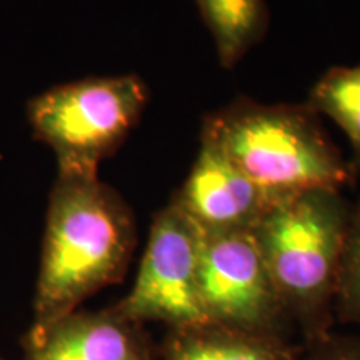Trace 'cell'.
<instances>
[{
    "label": "cell",
    "mask_w": 360,
    "mask_h": 360,
    "mask_svg": "<svg viewBox=\"0 0 360 360\" xmlns=\"http://www.w3.org/2000/svg\"><path fill=\"white\" fill-rule=\"evenodd\" d=\"M204 233L169 202L155 214L132 289L114 307L130 321L172 328L209 323L199 297Z\"/></svg>",
    "instance_id": "5"
},
{
    "label": "cell",
    "mask_w": 360,
    "mask_h": 360,
    "mask_svg": "<svg viewBox=\"0 0 360 360\" xmlns=\"http://www.w3.org/2000/svg\"><path fill=\"white\" fill-rule=\"evenodd\" d=\"M309 360H360V337H319Z\"/></svg>",
    "instance_id": "13"
},
{
    "label": "cell",
    "mask_w": 360,
    "mask_h": 360,
    "mask_svg": "<svg viewBox=\"0 0 360 360\" xmlns=\"http://www.w3.org/2000/svg\"><path fill=\"white\" fill-rule=\"evenodd\" d=\"M352 205L337 188H310L269 207L252 229L287 315L322 337L334 310Z\"/></svg>",
    "instance_id": "3"
},
{
    "label": "cell",
    "mask_w": 360,
    "mask_h": 360,
    "mask_svg": "<svg viewBox=\"0 0 360 360\" xmlns=\"http://www.w3.org/2000/svg\"><path fill=\"white\" fill-rule=\"evenodd\" d=\"M305 105L344 130L352 147L350 165L360 174V62L327 70L310 89Z\"/></svg>",
    "instance_id": "11"
},
{
    "label": "cell",
    "mask_w": 360,
    "mask_h": 360,
    "mask_svg": "<svg viewBox=\"0 0 360 360\" xmlns=\"http://www.w3.org/2000/svg\"><path fill=\"white\" fill-rule=\"evenodd\" d=\"M0 360H6V359H4V357H0Z\"/></svg>",
    "instance_id": "14"
},
{
    "label": "cell",
    "mask_w": 360,
    "mask_h": 360,
    "mask_svg": "<svg viewBox=\"0 0 360 360\" xmlns=\"http://www.w3.org/2000/svg\"><path fill=\"white\" fill-rule=\"evenodd\" d=\"M199 297L209 323L277 335L287 317L250 231L204 236Z\"/></svg>",
    "instance_id": "6"
},
{
    "label": "cell",
    "mask_w": 360,
    "mask_h": 360,
    "mask_svg": "<svg viewBox=\"0 0 360 360\" xmlns=\"http://www.w3.org/2000/svg\"><path fill=\"white\" fill-rule=\"evenodd\" d=\"M164 360H294L287 345L272 334L217 326L172 328L162 345Z\"/></svg>",
    "instance_id": "9"
},
{
    "label": "cell",
    "mask_w": 360,
    "mask_h": 360,
    "mask_svg": "<svg viewBox=\"0 0 360 360\" xmlns=\"http://www.w3.org/2000/svg\"><path fill=\"white\" fill-rule=\"evenodd\" d=\"M25 360H152V345L142 323L117 312L74 310L40 328H29Z\"/></svg>",
    "instance_id": "8"
},
{
    "label": "cell",
    "mask_w": 360,
    "mask_h": 360,
    "mask_svg": "<svg viewBox=\"0 0 360 360\" xmlns=\"http://www.w3.org/2000/svg\"><path fill=\"white\" fill-rule=\"evenodd\" d=\"M137 244L130 205L98 175L57 174L49 197L34 322L40 328L122 281Z\"/></svg>",
    "instance_id": "1"
},
{
    "label": "cell",
    "mask_w": 360,
    "mask_h": 360,
    "mask_svg": "<svg viewBox=\"0 0 360 360\" xmlns=\"http://www.w3.org/2000/svg\"><path fill=\"white\" fill-rule=\"evenodd\" d=\"M195 4L225 69L236 67L267 34L265 0H195Z\"/></svg>",
    "instance_id": "10"
},
{
    "label": "cell",
    "mask_w": 360,
    "mask_h": 360,
    "mask_svg": "<svg viewBox=\"0 0 360 360\" xmlns=\"http://www.w3.org/2000/svg\"><path fill=\"white\" fill-rule=\"evenodd\" d=\"M210 139L272 204L310 188L352 186L355 170L305 103L238 98L207 115Z\"/></svg>",
    "instance_id": "2"
},
{
    "label": "cell",
    "mask_w": 360,
    "mask_h": 360,
    "mask_svg": "<svg viewBox=\"0 0 360 360\" xmlns=\"http://www.w3.org/2000/svg\"><path fill=\"white\" fill-rule=\"evenodd\" d=\"M334 310L360 328V199L352 205L337 278Z\"/></svg>",
    "instance_id": "12"
},
{
    "label": "cell",
    "mask_w": 360,
    "mask_h": 360,
    "mask_svg": "<svg viewBox=\"0 0 360 360\" xmlns=\"http://www.w3.org/2000/svg\"><path fill=\"white\" fill-rule=\"evenodd\" d=\"M175 205L204 236L252 231L272 202L210 139L200 148L186 182L172 197Z\"/></svg>",
    "instance_id": "7"
},
{
    "label": "cell",
    "mask_w": 360,
    "mask_h": 360,
    "mask_svg": "<svg viewBox=\"0 0 360 360\" xmlns=\"http://www.w3.org/2000/svg\"><path fill=\"white\" fill-rule=\"evenodd\" d=\"M148 103L135 74L89 77L56 85L27 103L34 137L52 148L57 174L98 175V165L122 147Z\"/></svg>",
    "instance_id": "4"
}]
</instances>
